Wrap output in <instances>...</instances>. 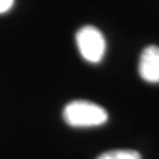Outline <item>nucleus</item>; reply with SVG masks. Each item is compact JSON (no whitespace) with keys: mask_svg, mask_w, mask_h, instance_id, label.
<instances>
[{"mask_svg":"<svg viewBox=\"0 0 159 159\" xmlns=\"http://www.w3.org/2000/svg\"><path fill=\"white\" fill-rule=\"evenodd\" d=\"M15 0H0V13H4L12 8Z\"/></svg>","mask_w":159,"mask_h":159,"instance_id":"obj_5","label":"nucleus"},{"mask_svg":"<svg viewBox=\"0 0 159 159\" xmlns=\"http://www.w3.org/2000/svg\"><path fill=\"white\" fill-rule=\"evenodd\" d=\"M64 119L72 127L101 126L107 121V111L102 106L89 101H72L64 107Z\"/></svg>","mask_w":159,"mask_h":159,"instance_id":"obj_1","label":"nucleus"},{"mask_svg":"<svg viewBox=\"0 0 159 159\" xmlns=\"http://www.w3.org/2000/svg\"><path fill=\"white\" fill-rule=\"evenodd\" d=\"M76 41L80 53L86 61L97 64L102 60L106 51V41L99 29L92 25L80 28L76 34Z\"/></svg>","mask_w":159,"mask_h":159,"instance_id":"obj_2","label":"nucleus"},{"mask_svg":"<svg viewBox=\"0 0 159 159\" xmlns=\"http://www.w3.org/2000/svg\"><path fill=\"white\" fill-rule=\"evenodd\" d=\"M97 159H142V157L135 150H111L101 154Z\"/></svg>","mask_w":159,"mask_h":159,"instance_id":"obj_4","label":"nucleus"},{"mask_svg":"<svg viewBox=\"0 0 159 159\" xmlns=\"http://www.w3.org/2000/svg\"><path fill=\"white\" fill-rule=\"evenodd\" d=\"M139 76L146 82H159V47L150 45L143 49L139 58Z\"/></svg>","mask_w":159,"mask_h":159,"instance_id":"obj_3","label":"nucleus"}]
</instances>
